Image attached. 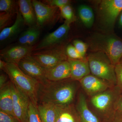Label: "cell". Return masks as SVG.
Masks as SVG:
<instances>
[{
	"label": "cell",
	"instance_id": "cell-6",
	"mask_svg": "<svg viewBox=\"0 0 122 122\" xmlns=\"http://www.w3.org/2000/svg\"><path fill=\"white\" fill-rule=\"evenodd\" d=\"M31 55L46 70L51 69L68 59L65 46L61 44L53 48L35 51L34 52H33Z\"/></svg>",
	"mask_w": 122,
	"mask_h": 122
},
{
	"label": "cell",
	"instance_id": "cell-8",
	"mask_svg": "<svg viewBox=\"0 0 122 122\" xmlns=\"http://www.w3.org/2000/svg\"><path fill=\"white\" fill-rule=\"evenodd\" d=\"M11 90L14 117L19 122H28L30 100L12 82Z\"/></svg>",
	"mask_w": 122,
	"mask_h": 122
},
{
	"label": "cell",
	"instance_id": "cell-4",
	"mask_svg": "<svg viewBox=\"0 0 122 122\" xmlns=\"http://www.w3.org/2000/svg\"><path fill=\"white\" fill-rule=\"evenodd\" d=\"M122 92L117 86L95 96L91 102L104 122H111L114 117L116 103Z\"/></svg>",
	"mask_w": 122,
	"mask_h": 122
},
{
	"label": "cell",
	"instance_id": "cell-23",
	"mask_svg": "<svg viewBox=\"0 0 122 122\" xmlns=\"http://www.w3.org/2000/svg\"><path fill=\"white\" fill-rule=\"evenodd\" d=\"M79 16L84 25L87 28H91L94 21V15L92 8L86 5H81L79 7Z\"/></svg>",
	"mask_w": 122,
	"mask_h": 122
},
{
	"label": "cell",
	"instance_id": "cell-7",
	"mask_svg": "<svg viewBox=\"0 0 122 122\" xmlns=\"http://www.w3.org/2000/svg\"><path fill=\"white\" fill-rule=\"evenodd\" d=\"M122 11V0H103L100 2L99 12L103 25L111 29Z\"/></svg>",
	"mask_w": 122,
	"mask_h": 122
},
{
	"label": "cell",
	"instance_id": "cell-19",
	"mask_svg": "<svg viewBox=\"0 0 122 122\" xmlns=\"http://www.w3.org/2000/svg\"><path fill=\"white\" fill-rule=\"evenodd\" d=\"M56 108L55 122H80L77 111L72 104L56 106Z\"/></svg>",
	"mask_w": 122,
	"mask_h": 122
},
{
	"label": "cell",
	"instance_id": "cell-22",
	"mask_svg": "<svg viewBox=\"0 0 122 122\" xmlns=\"http://www.w3.org/2000/svg\"><path fill=\"white\" fill-rule=\"evenodd\" d=\"M40 28L37 25L29 27L21 34L18 38V43L20 45L33 46L39 38Z\"/></svg>",
	"mask_w": 122,
	"mask_h": 122
},
{
	"label": "cell",
	"instance_id": "cell-12",
	"mask_svg": "<svg viewBox=\"0 0 122 122\" xmlns=\"http://www.w3.org/2000/svg\"><path fill=\"white\" fill-rule=\"evenodd\" d=\"M35 47L20 44L4 49L1 51V59L7 63L17 65L23 58L31 55Z\"/></svg>",
	"mask_w": 122,
	"mask_h": 122
},
{
	"label": "cell",
	"instance_id": "cell-10",
	"mask_svg": "<svg viewBox=\"0 0 122 122\" xmlns=\"http://www.w3.org/2000/svg\"><path fill=\"white\" fill-rule=\"evenodd\" d=\"M32 2L38 26L42 28L54 21L56 18L58 8L52 7L36 0H32Z\"/></svg>",
	"mask_w": 122,
	"mask_h": 122
},
{
	"label": "cell",
	"instance_id": "cell-33",
	"mask_svg": "<svg viewBox=\"0 0 122 122\" xmlns=\"http://www.w3.org/2000/svg\"><path fill=\"white\" fill-rule=\"evenodd\" d=\"M115 116H122V93L116 103L114 109Z\"/></svg>",
	"mask_w": 122,
	"mask_h": 122
},
{
	"label": "cell",
	"instance_id": "cell-37",
	"mask_svg": "<svg viewBox=\"0 0 122 122\" xmlns=\"http://www.w3.org/2000/svg\"><path fill=\"white\" fill-rule=\"evenodd\" d=\"M6 63V62L5 61L0 59V69L1 70H3V69L4 68L5 66Z\"/></svg>",
	"mask_w": 122,
	"mask_h": 122
},
{
	"label": "cell",
	"instance_id": "cell-25",
	"mask_svg": "<svg viewBox=\"0 0 122 122\" xmlns=\"http://www.w3.org/2000/svg\"><path fill=\"white\" fill-rule=\"evenodd\" d=\"M15 2L12 0H0V11L1 12H15Z\"/></svg>",
	"mask_w": 122,
	"mask_h": 122
},
{
	"label": "cell",
	"instance_id": "cell-29",
	"mask_svg": "<svg viewBox=\"0 0 122 122\" xmlns=\"http://www.w3.org/2000/svg\"><path fill=\"white\" fill-rule=\"evenodd\" d=\"M14 13H11L0 12V31L6 28L11 20Z\"/></svg>",
	"mask_w": 122,
	"mask_h": 122
},
{
	"label": "cell",
	"instance_id": "cell-32",
	"mask_svg": "<svg viewBox=\"0 0 122 122\" xmlns=\"http://www.w3.org/2000/svg\"><path fill=\"white\" fill-rule=\"evenodd\" d=\"M0 122H19L13 116L0 111Z\"/></svg>",
	"mask_w": 122,
	"mask_h": 122
},
{
	"label": "cell",
	"instance_id": "cell-14",
	"mask_svg": "<svg viewBox=\"0 0 122 122\" xmlns=\"http://www.w3.org/2000/svg\"><path fill=\"white\" fill-rule=\"evenodd\" d=\"M70 66L68 61H64L53 68L46 70V76L49 81H57L70 78Z\"/></svg>",
	"mask_w": 122,
	"mask_h": 122
},
{
	"label": "cell",
	"instance_id": "cell-20",
	"mask_svg": "<svg viewBox=\"0 0 122 122\" xmlns=\"http://www.w3.org/2000/svg\"><path fill=\"white\" fill-rule=\"evenodd\" d=\"M18 3L19 11L24 18L25 25L29 27L36 25V18L32 1L19 0Z\"/></svg>",
	"mask_w": 122,
	"mask_h": 122
},
{
	"label": "cell",
	"instance_id": "cell-16",
	"mask_svg": "<svg viewBox=\"0 0 122 122\" xmlns=\"http://www.w3.org/2000/svg\"><path fill=\"white\" fill-rule=\"evenodd\" d=\"M25 25L19 10L17 12L15 22L12 26L7 27L0 31V41L4 42L12 39L20 33Z\"/></svg>",
	"mask_w": 122,
	"mask_h": 122
},
{
	"label": "cell",
	"instance_id": "cell-26",
	"mask_svg": "<svg viewBox=\"0 0 122 122\" xmlns=\"http://www.w3.org/2000/svg\"><path fill=\"white\" fill-rule=\"evenodd\" d=\"M28 122H42L38 114L37 107L31 101L29 107Z\"/></svg>",
	"mask_w": 122,
	"mask_h": 122
},
{
	"label": "cell",
	"instance_id": "cell-36",
	"mask_svg": "<svg viewBox=\"0 0 122 122\" xmlns=\"http://www.w3.org/2000/svg\"><path fill=\"white\" fill-rule=\"evenodd\" d=\"M118 25L120 28H122V11L119 16Z\"/></svg>",
	"mask_w": 122,
	"mask_h": 122
},
{
	"label": "cell",
	"instance_id": "cell-2",
	"mask_svg": "<svg viewBox=\"0 0 122 122\" xmlns=\"http://www.w3.org/2000/svg\"><path fill=\"white\" fill-rule=\"evenodd\" d=\"M3 71L8 76L14 85L26 95L37 107L39 82L25 74L15 63L6 62Z\"/></svg>",
	"mask_w": 122,
	"mask_h": 122
},
{
	"label": "cell",
	"instance_id": "cell-17",
	"mask_svg": "<svg viewBox=\"0 0 122 122\" xmlns=\"http://www.w3.org/2000/svg\"><path fill=\"white\" fill-rule=\"evenodd\" d=\"M76 110L79 116L80 122H100V120L89 109L84 95H79Z\"/></svg>",
	"mask_w": 122,
	"mask_h": 122
},
{
	"label": "cell",
	"instance_id": "cell-31",
	"mask_svg": "<svg viewBox=\"0 0 122 122\" xmlns=\"http://www.w3.org/2000/svg\"><path fill=\"white\" fill-rule=\"evenodd\" d=\"M116 76V86L122 93V65L119 63L115 66Z\"/></svg>",
	"mask_w": 122,
	"mask_h": 122
},
{
	"label": "cell",
	"instance_id": "cell-38",
	"mask_svg": "<svg viewBox=\"0 0 122 122\" xmlns=\"http://www.w3.org/2000/svg\"><path fill=\"white\" fill-rule=\"evenodd\" d=\"M119 63L122 65V58H121V59H120V62H119Z\"/></svg>",
	"mask_w": 122,
	"mask_h": 122
},
{
	"label": "cell",
	"instance_id": "cell-13",
	"mask_svg": "<svg viewBox=\"0 0 122 122\" xmlns=\"http://www.w3.org/2000/svg\"><path fill=\"white\" fill-rule=\"evenodd\" d=\"M79 81L84 90L91 97L115 86L93 75L85 76Z\"/></svg>",
	"mask_w": 122,
	"mask_h": 122
},
{
	"label": "cell",
	"instance_id": "cell-21",
	"mask_svg": "<svg viewBox=\"0 0 122 122\" xmlns=\"http://www.w3.org/2000/svg\"><path fill=\"white\" fill-rule=\"evenodd\" d=\"M37 109L42 122H55L57 116L56 106L51 103H38Z\"/></svg>",
	"mask_w": 122,
	"mask_h": 122
},
{
	"label": "cell",
	"instance_id": "cell-35",
	"mask_svg": "<svg viewBox=\"0 0 122 122\" xmlns=\"http://www.w3.org/2000/svg\"><path fill=\"white\" fill-rule=\"evenodd\" d=\"M111 122H122V116H115Z\"/></svg>",
	"mask_w": 122,
	"mask_h": 122
},
{
	"label": "cell",
	"instance_id": "cell-1",
	"mask_svg": "<svg viewBox=\"0 0 122 122\" xmlns=\"http://www.w3.org/2000/svg\"><path fill=\"white\" fill-rule=\"evenodd\" d=\"M70 78L63 81H48L39 83L37 93L38 104L51 103L56 106L72 104L75 97L76 85Z\"/></svg>",
	"mask_w": 122,
	"mask_h": 122
},
{
	"label": "cell",
	"instance_id": "cell-28",
	"mask_svg": "<svg viewBox=\"0 0 122 122\" xmlns=\"http://www.w3.org/2000/svg\"><path fill=\"white\" fill-rule=\"evenodd\" d=\"M73 45L81 56L83 58H86L85 56L88 48L87 44L80 40H75L73 42Z\"/></svg>",
	"mask_w": 122,
	"mask_h": 122
},
{
	"label": "cell",
	"instance_id": "cell-34",
	"mask_svg": "<svg viewBox=\"0 0 122 122\" xmlns=\"http://www.w3.org/2000/svg\"><path fill=\"white\" fill-rule=\"evenodd\" d=\"M7 76L4 74L0 75V89L3 87L7 83Z\"/></svg>",
	"mask_w": 122,
	"mask_h": 122
},
{
	"label": "cell",
	"instance_id": "cell-11",
	"mask_svg": "<svg viewBox=\"0 0 122 122\" xmlns=\"http://www.w3.org/2000/svg\"><path fill=\"white\" fill-rule=\"evenodd\" d=\"M17 65L24 73L39 83H44L48 81L46 78V70L35 61L31 55L21 60Z\"/></svg>",
	"mask_w": 122,
	"mask_h": 122
},
{
	"label": "cell",
	"instance_id": "cell-5",
	"mask_svg": "<svg viewBox=\"0 0 122 122\" xmlns=\"http://www.w3.org/2000/svg\"><path fill=\"white\" fill-rule=\"evenodd\" d=\"M87 58L92 75L116 86L115 66L106 54L101 52H93Z\"/></svg>",
	"mask_w": 122,
	"mask_h": 122
},
{
	"label": "cell",
	"instance_id": "cell-15",
	"mask_svg": "<svg viewBox=\"0 0 122 122\" xmlns=\"http://www.w3.org/2000/svg\"><path fill=\"white\" fill-rule=\"evenodd\" d=\"M70 66V79L74 81H79L91 73L87 58L82 59H68Z\"/></svg>",
	"mask_w": 122,
	"mask_h": 122
},
{
	"label": "cell",
	"instance_id": "cell-9",
	"mask_svg": "<svg viewBox=\"0 0 122 122\" xmlns=\"http://www.w3.org/2000/svg\"><path fill=\"white\" fill-rule=\"evenodd\" d=\"M70 24L65 21L64 24L56 30L46 36L35 47L34 51L41 50L53 48L61 45V43L67 36L70 29Z\"/></svg>",
	"mask_w": 122,
	"mask_h": 122
},
{
	"label": "cell",
	"instance_id": "cell-30",
	"mask_svg": "<svg viewBox=\"0 0 122 122\" xmlns=\"http://www.w3.org/2000/svg\"><path fill=\"white\" fill-rule=\"evenodd\" d=\"M43 1L42 2L45 4L52 7H57L59 9L66 5L70 4L71 2L69 0H46Z\"/></svg>",
	"mask_w": 122,
	"mask_h": 122
},
{
	"label": "cell",
	"instance_id": "cell-27",
	"mask_svg": "<svg viewBox=\"0 0 122 122\" xmlns=\"http://www.w3.org/2000/svg\"><path fill=\"white\" fill-rule=\"evenodd\" d=\"M66 53L68 59H82L86 58H83L81 56L73 45H69L66 47Z\"/></svg>",
	"mask_w": 122,
	"mask_h": 122
},
{
	"label": "cell",
	"instance_id": "cell-3",
	"mask_svg": "<svg viewBox=\"0 0 122 122\" xmlns=\"http://www.w3.org/2000/svg\"><path fill=\"white\" fill-rule=\"evenodd\" d=\"M90 46L93 52L106 54L115 66L122 58V40L113 34H95L90 41Z\"/></svg>",
	"mask_w": 122,
	"mask_h": 122
},
{
	"label": "cell",
	"instance_id": "cell-18",
	"mask_svg": "<svg viewBox=\"0 0 122 122\" xmlns=\"http://www.w3.org/2000/svg\"><path fill=\"white\" fill-rule=\"evenodd\" d=\"M11 83V81H8L6 85L0 89V111L14 117Z\"/></svg>",
	"mask_w": 122,
	"mask_h": 122
},
{
	"label": "cell",
	"instance_id": "cell-24",
	"mask_svg": "<svg viewBox=\"0 0 122 122\" xmlns=\"http://www.w3.org/2000/svg\"><path fill=\"white\" fill-rule=\"evenodd\" d=\"M61 16L65 20V21L70 24L75 21L76 17L74 13L73 9L70 4L66 5L59 9Z\"/></svg>",
	"mask_w": 122,
	"mask_h": 122
}]
</instances>
